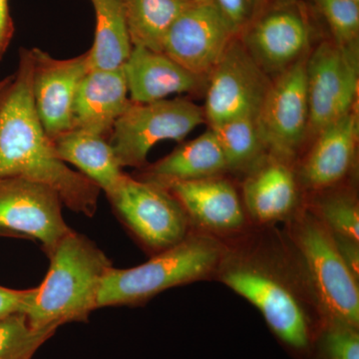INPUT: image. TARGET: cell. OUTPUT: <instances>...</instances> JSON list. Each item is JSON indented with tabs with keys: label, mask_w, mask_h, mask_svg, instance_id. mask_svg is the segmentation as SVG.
Wrapping results in <instances>:
<instances>
[{
	"label": "cell",
	"mask_w": 359,
	"mask_h": 359,
	"mask_svg": "<svg viewBox=\"0 0 359 359\" xmlns=\"http://www.w3.org/2000/svg\"><path fill=\"white\" fill-rule=\"evenodd\" d=\"M195 0H121L133 46L162 52L168 30Z\"/></svg>",
	"instance_id": "603a6c76"
},
{
	"label": "cell",
	"mask_w": 359,
	"mask_h": 359,
	"mask_svg": "<svg viewBox=\"0 0 359 359\" xmlns=\"http://www.w3.org/2000/svg\"><path fill=\"white\" fill-rule=\"evenodd\" d=\"M32 97L42 126L52 141L72 129V109L80 82L90 71L88 52L56 59L32 48Z\"/></svg>",
	"instance_id": "5bb4252c"
},
{
	"label": "cell",
	"mask_w": 359,
	"mask_h": 359,
	"mask_svg": "<svg viewBox=\"0 0 359 359\" xmlns=\"http://www.w3.org/2000/svg\"><path fill=\"white\" fill-rule=\"evenodd\" d=\"M226 247L222 238L192 230L146 263L130 269L112 266L104 276L98 309L139 306L172 287L215 278Z\"/></svg>",
	"instance_id": "5b68a950"
},
{
	"label": "cell",
	"mask_w": 359,
	"mask_h": 359,
	"mask_svg": "<svg viewBox=\"0 0 359 359\" xmlns=\"http://www.w3.org/2000/svg\"><path fill=\"white\" fill-rule=\"evenodd\" d=\"M0 237L22 238L20 237V236H18V233L7 230V229L4 228V226H0Z\"/></svg>",
	"instance_id": "1f68e13d"
},
{
	"label": "cell",
	"mask_w": 359,
	"mask_h": 359,
	"mask_svg": "<svg viewBox=\"0 0 359 359\" xmlns=\"http://www.w3.org/2000/svg\"><path fill=\"white\" fill-rule=\"evenodd\" d=\"M106 196L116 216L152 256L179 244L193 230L178 201L157 184L125 174Z\"/></svg>",
	"instance_id": "8992f818"
},
{
	"label": "cell",
	"mask_w": 359,
	"mask_h": 359,
	"mask_svg": "<svg viewBox=\"0 0 359 359\" xmlns=\"http://www.w3.org/2000/svg\"><path fill=\"white\" fill-rule=\"evenodd\" d=\"M32 82V49L21 48L18 70L0 91V177L50 187L71 211L93 217L101 190L56 154L35 109Z\"/></svg>",
	"instance_id": "7a4b0ae2"
},
{
	"label": "cell",
	"mask_w": 359,
	"mask_h": 359,
	"mask_svg": "<svg viewBox=\"0 0 359 359\" xmlns=\"http://www.w3.org/2000/svg\"><path fill=\"white\" fill-rule=\"evenodd\" d=\"M358 44L323 42L306 58L309 134L353 110L358 89Z\"/></svg>",
	"instance_id": "ba28073f"
},
{
	"label": "cell",
	"mask_w": 359,
	"mask_h": 359,
	"mask_svg": "<svg viewBox=\"0 0 359 359\" xmlns=\"http://www.w3.org/2000/svg\"><path fill=\"white\" fill-rule=\"evenodd\" d=\"M318 348L323 359H359L358 327L337 320H323Z\"/></svg>",
	"instance_id": "83f0119b"
},
{
	"label": "cell",
	"mask_w": 359,
	"mask_h": 359,
	"mask_svg": "<svg viewBox=\"0 0 359 359\" xmlns=\"http://www.w3.org/2000/svg\"><path fill=\"white\" fill-rule=\"evenodd\" d=\"M135 178L165 187L173 182L194 181L221 176L228 171L223 150L210 129L198 138L182 144L171 154L142 168Z\"/></svg>",
	"instance_id": "ffe728a7"
},
{
	"label": "cell",
	"mask_w": 359,
	"mask_h": 359,
	"mask_svg": "<svg viewBox=\"0 0 359 359\" xmlns=\"http://www.w3.org/2000/svg\"><path fill=\"white\" fill-rule=\"evenodd\" d=\"M273 0H214L219 11L238 35Z\"/></svg>",
	"instance_id": "f1b7e54d"
},
{
	"label": "cell",
	"mask_w": 359,
	"mask_h": 359,
	"mask_svg": "<svg viewBox=\"0 0 359 359\" xmlns=\"http://www.w3.org/2000/svg\"><path fill=\"white\" fill-rule=\"evenodd\" d=\"M196 1L205 2V1H212V0H196Z\"/></svg>",
	"instance_id": "e575fe53"
},
{
	"label": "cell",
	"mask_w": 359,
	"mask_h": 359,
	"mask_svg": "<svg viewBox=\"0 0 359 359\" xmlns=\"http://www.w3.org/2000/svg\"><path fill=\"white\" fill-rule=\"evenodd\" d=\"M256 119L236 118L211 128L223 150L228 171L249 173L266 157L268 151L262 140Z\"/></svg>",
	"instance_id": "cb8c5ba5"
},
{
	"label": "cell",
	"mask_w": 359,
	"mask_h": 359,
	"mask_svg": "<svg viewBox=\"0 0 359 359\" xmlns=\"http://www.w3.org/2000/svg\"><path fill=\"white\" fill-rule=\"evenodd\" d=\"M308 209L334 237L359 243V205L354 193H323Z\"/></svg>",
	"instance_id": "d4e9b609"
},
{
	"label": "cell",
	"mask_w": 359,
	"mask_h": 359,
	"mask_svg": "<svg viewBox=\"0 0 359 359\" xmlns=\"http://www.w3.org/2000/svg\"><path fill=\"white\" fill-rule=\"evenodd\" d=\"M56 154L74 165L101 191L111 192L126 173L116 159L109 139L101 135L72 128L53 140Z\"/></svg>",
	"instance_id": "44dd1931"
},
{
	"label": "cell",
	"mask_w": 359,
	"mask_h": 359,
	"mask_svg": "<svg viewBox=\"0 0 359 359\" xmlns=\"http://www.w3.org/2000/svg\"><path fill=\"white\" fill-rule=\"evenodd\" d=\"M237 36L214 0H195L168 30L162 52L187 70L204 77Z\"/></svg>",
	"instance_id": "4fadbf2b"
},
{
	"label": "cell",
	"mask_w": 359,
	"mask_h": 359,
	"mask_svg": "<svg viewBox=\"0 0 359 359\" xmlns=\"http://www.w3.org/2000/svg\"><path fill=\"white\" fill-rule=\"evenodd\" d=\"M306 63L302 58L276 76L256 119L269 155L290 163L309 134Z\"/></svg>",
	"instance_id": "8fae6325"
},
{
	"label": "cell",
	"mask_w": 359,
	"mask_h": 359,
	"mask_svg": "<svg viewBox=\"0 0 359 359\" xmlns=\"http://www.w3.org/2000/svg\"><path fill=\"white\" fill-rule=\"evenodd\" d=\"M62 200L50 187L21 178L0 177V226L41 243L48 255L70 233Z\"/></svg>",
	"instance_id": "7c38bea8"
},
{
	"label": "cell",
	"mask_w": 359,
	"mask_h": 359,
	"mask_svg": "<svg viewBox=\"0 0 359 359\" xmlns=\"http://www.w3.org/2000/svg\"><path fill=\"white\" fill-rule=\"evenodd\" d=\"M130 104L124 67L117 70H90L75 94L72 128L109 139L116 121Z\"/></svg>",
	"instance_id": "ac0fdd59"
},
{
	"label": "cell",
	"mask_w": 359,
	"mask_h": 359,
	"mask_svg": "<svg viewBox=\"0 0 359 359\" xmlns=\"http://www.w3.org/2000/svg\"><path fill=\"white\" fill-rule=\"evenodd\" d=\"M358 136L354 110L321 129L297 175L299 183L313 192L337 186L353 166Z\"/></svg>",
	"instance_id": "e0dca14e"
},
{
	"label": "cell",
	"mask_w": 359,
	"mask_h": 359,
	"mask_svg": "<svg viewBox=\"0 0 359 359\" xmlns=\"http://www.w3.org/2000/svg\"><path fill=\"white\" fill-rule=\"evenodd\" d=\"M306 4L273 0L238 35L268 76H278L304 57L313 35Z\"/></svg>",
	"instance_id": "9c48e42d"
},
{
	"label": "cell",
	"mask_w": 359,
	"mask_h": 359,
	"mask_svg": "<svg viewBox=\"0 0 359 359\" xmlns=\"http://www.w3.org/2000/svg\"><path fill=\"white\" fill-rule=\"evenodd\" d=\"M124 71L130 100L135 103L154 102L202 88L203 76L187 70L163 52L145 47L133 46Z\"/></svg>",
	"instance_id": "d6986e66"
},
{
	"label": "cell",
	"mask_w": 359,
	"mask_h": 359,
	"mask_svg": "<svg viewBox=\"0 0 359 359\" xmlns=\"http://www.w3.org/2000/svg\"><path fill=\"white\" fill-rule=\"evenodd\" d=\"M205 121L204 109L182 97L149 103L131 101L116 121L109 142L122 169H142L156 144L182 142Z\"/></svg>",
	"instance_id": "52a82bcc"
},
{
	"label": "cell",
	"mask_w": 359,
	"mask_h": 359,
	"mask_svg": "<svg viewBox=\"0 0 359 359\" xmlns=\"http://www.w3.org/2000/svg\"><path fill=\"white\" fill-rule=\"evenodd\" d=\"M209 77L204 114L211 128L236 118H257L271 84L238 36Z\"/></svg>",
	"instance_id": "30bf717a"
},
{
	"label": "cell",
	"mask_w": 359,
	"mask_h": 359,
	"mask_svg": "<svg viewBox=\"0 0 359 359\" xmlns=\"http://www.w3.org/2000/svg\"><path fill=\"white\" fill-rule=\"evenodd\" d=\"M290 1H301L306 4V1H313V0H290Z\"/></svg>",
	"instance_id": "836d02e7"
},
{
	"label": "cell",
	"mask_w": 359,
	"mask_h": 359,
	"mask_svg": "<svg viewBox=\"0 0 359 359\" xmlns=\"http://www.w3.org/2000/svg\"><path fill=\"white\" fill-rule=\"evenodd\" d=\"M9 76L4 78V79L0 80V91L4 89V87L6 86L7 81H8Z\"/></svg>",
	"instance_id": "d6a6232c"
},
{
	"label": "cell",
	"mask_w": 359,
	"mask_h": 359,
	"mask_svg": "<svg viewBox=\"0 0 359 359\" xmlns=\"http://www.w3.org/2000/svg\"><path fill=\"white\" fill-rule=\"evenodd\" d=\"M185 211L193 230L219 238L243 235L249 217L242 198L222 176L165 186Z\"/></svg>",
	"instance_id": "9a60e30c"
},
{
	"label": "cell",
	"mask_w": 359,
	"mask_h": 359,
	"mask_svg": "<svg viewBox=\"0 0 359 359\" xmlns=\"http://www.w3.org/2000/svg\"><path fill=\"white\" fill-rule=\"evenodd\" d=\"M36 287L13 290L0 285V320L16 313H26L32 306Z\"/></svg>",
	"instance_id": "f546056e"
},
{
	"label": "cell",
	"mask_w": 359,
	"mask_h": 359,
	"mask_svg": "<svg viewBox=\"0 0 359 359\" xmlns=\"http://www.w3.org/2000/svg\"><path fill=\"white\" fill-rule=\"evenodd\" d=\"M353 1L358 2L359 4V0H353Z\"/></svg>",
	"instance_id": "d590c367"
},
{
	"label": "cell",
	"mask_w": 359,
	"mask_h": 359,
	"mask_svg": "<svg viewBox=\"0 0 359 359\" xmlns=\"http://www.w3.org/2000/svg\"><path fill=\"white\" fill-rule=\"evenodd\" d=\"M340 45L358 43L359 4L353 0H313Z\"/></svg>",
	"instance_id": "4316f807"
},
{
	"label": "cell",
	"mask_w": 359,
	"mask_h": 359,
	"mask_svg": "<svg viewBox=\"0 0 359 359\" xmlns=\"http://www.w3.org/2000/svg\"><path fill=\"white\" fill-rule=\"evenodd\" d=\"M14 34V25L8 0H0V60L4 57Z\"/></svg>",
	"instance_id": "4dcf8cb0"
},
{
	"label": "cell",
	"mask_w": 359,
	"mask_h": 359,
	"mask_svg": "<svg viewBox=\"0 0 359 359\" xmlns=\"http://www.w3.org/2000/svg\"><path fill=\"white\" fill-rule=\"evenodd\" d=\"M269 240L245 237L226 243L215 278L256 306L283 344L306 351L313 340L314 316L323 320L282 235Z\"/></svg>",
	"instance_id": "6da1fadb"
},
{
	"label": "cell",
	"mask_w": 359,
	"mask_h": 359,
	"mask_svg": "<svg viewBox=\"0 0 359 359\" xmlns=\"http://www.w3.org/2000/svg\"><path fill=\"white\" fill-rule=\"evenodd\" d=\"M243 203L249 219L259 226L287 222L299 207V180L290 163L268 155L248 173Z\"/></svg>",
	"instance_id": "2e32d148"
},
{
	"label": "cell",
	"mask_w": 359,
	"mask_h": 359,
	"mask_svg": "<svg viewBox=\"0 0 359 359\" xmlns=\"http://www.w3.org/2000/svg\"><path fill=\"white\" fill-rule=\"evenodd\" d=\"M48 271L25 316L37 330L86 323L98 309L101 285L112 263L84 235L71 231L47 255Z\"/></svg>",
	"instance_id": "3957f363"
},
{
	"label": "cell",
	"mask_w": 359,
	"mask_h": 359,
	"mask_svg": "<svg viewBox=\"0 0 359 359\" xmlns=\"http://www.w3.org/2000/svg\"><path fill=\"white\" fill-rule=\"evenodd\" d=\"M282 238L301 271L321 320L358 327L359 278L342 259L327 226L308 208H299L285 222Z\"/></svg>",
	"instance_id": "277c9868"
},
{
	"label": "cell",
	"mask_w": 359,
	"mask_h": 359,
	"mask_svg": "<svg viewBox=\"0 0 359 359\" xmlns=\"http://www.w3.org/2000/svg\"><path fill=\"white\" fill-rule=\"evenodd\" d=\"M55 332V330H34L25 313L8 316L0 320V359H32Z\"/></svg>",
	"instance_id": "484cf974"
},
{
	"label": "cell",
	"mask_w": 359,
	"mask_h": 359,
	"mask_svg": "<svg viewBox=\"0 0 359 359\" xmlns=\"http://www.w3.org/2000/svg\"><path fill=\"white\" fill-rule=\"evenodd\" d=\"M95 36L88 51L90 70H117L126 65L133 44L121 0H91Z\"/></svg>",
	"instance_id": "7402d4cb"
}]
</instances>
